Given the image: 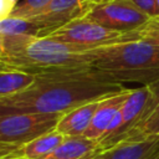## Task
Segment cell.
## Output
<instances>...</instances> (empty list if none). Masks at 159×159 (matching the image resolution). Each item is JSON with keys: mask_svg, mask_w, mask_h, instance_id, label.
<instances>
[{"mask_svg": "<svg viewBox=\"0 0 159 159\" xmlns=\"http://www.w3.org/2000/svg\"><path fill=\"white\" fill-rule=\"evenodd\" d=\"M124 89H127L124 84L36 76V81L27 89L0 98V116L11 113L66 114L80 106L101 101Z\"/></svg>", "mask_w": 159, "mask_h": 159, "instance_id": "6da1fadb", "label": "cell"}, {"mask_svg": "<svg viewBox=\"0 0 159 159\" xmlns=\"http://www.w3.org/2000/svg\"><path fill=\"white\" fill-rule=\"evenodd\" d=\"M89 50L43 36H0V65L35 76L91 67Z\"/></svg>", "mask_w": 159, "mask_h": 159, "instance_id": "7a4b0ae2", "label": "cell"}, {"mask_svg": "<svg viewBox=\"0 0 159 159\" xmlns=\"http://www.w3.org/2000/svg\"><path fill=\"white\" fill-rule=\"evenodd\" d=\"M91 67L111 83L149 86L159 80V48L143 40L114 43L88 51Z\"/></svg>", "mask_w": 159, "mask_h": 159, "instance_id": "3957f363", "label": "cell"}, {"mask_svg": "<svg viewBox=\"0 0 159 159\" xmlns=\"http://www.w3.org/2000/svg\"><path fill=\"white\" fill-rule=\"evenodd\" d=\"M139 30L132 32L113 31L83 16L46 34L43 37L92 50L114 43L137 41L139 40Z\"/></svg>", "mask_w": 159, "mask_h": 159, "instance_id": "277c9868", "label": "cell"}, {"mask_svg": "<svg viewBox=\"0 0 159 159\" xmlns=\"http://www.w3.org/2000/svg\"><path fill=\"white\" fill-rule=\"evenodd\" d=\"M63 114L11 113L0 116V144L24 145L43 134L56 130Z\"/></svg>", "mask_w": 159, "mask_h": 159, "instance_id": "5b68a950", "label": "cell"}, {"mask_svg": "<svg viewBox=\"0 0 159 159\" xmlns=\"http://www.w3.org/2000/svg\"><path fill=\"white\" fill-rule=\"evenodd\" d=\"M86 16L118 32H132L143 29L150 20V17L130 0H107L93 4Z\"/></svg>", "mask_w": 159, "mask_h": 159, "instance_id": "8992f818", "label": "cell"}, {"mask_svg": "<svg viewBox=\"0 0 159 159\" xmlns=\"http://www.w3.org/2000/svg\"><path fill=\"white\" fill-rule=\"evenodd\" d=\"M92 2L86 0H51L46 9L32 21L41 29V36L87 15L92 7Z\"/></svg>", "mask_w": 159, "mask_h": 159, "instance_id": "52a82bcc", "label": "cell"}, {"mask_svg": "<svg viewBox=\"0 0 159 159\" xmlns=\"http://www.w3.org/2000/svg\"><path fill=\"white\" fill-rule=\"evenodd\" d=\"M65 139L66 137L62 133L53 130L24 145L0 144V159H46Z\"/></svg>", "mask_w": 159, "mask_h": 159, "instance_id": "ba28073f", "label": "cell"}, {"mask_svg": "<svg viewBox=\"0 0 159 159\" xmlns=\"http://www.w3.org/2000/svg\"><path fill=\"white\" fill-rule=\"evenodd\" d=\"M149 98V88L148 86H142L138 88H132L129 97L127 98L125 103L123 104L120 112H122V125L116 132L114 135H112L109 139L99 143L103 150H107L118 143L123 142L127 133L135 125V123L139 120L140 116L143 114L147 102Z\"/></svg>", "mask_w": 159, "mask_h": 159, "instance_id": "9c48e42d", "label": "cell"}, {"mask_svg": "<svg viewBox=\"0 0 159 159\" xmlns=\"http://www.w3.org/2000/svg\"><path fill=\"white\" fill-rule=\"evenodd\" d=\"M149 98L143 114L135 125L127 133L123 142H139L159 135V80L148 86Z\"/></svg>", "mask_w": 159, "mask_h": 159, "instance_id": "30bf717a", "label": "cell"}, {"mask_svg": "<svg viewBox=\"0 0 159 159\" xmlns=\"http://www.w3.org/2000/svg\"><path fill=\"white\" fill-rule=\"evenodd\" d=\"M130 91L132 88H127L123 92L101 99L96 109V113L93 116V119L89 127L87 128V130L84 132L83 137L98 140L107 132L109 124L112 123L117 113L122 109L123 104L125 103L127 98L130 94Z\"/></svg>", "mask_w": 159, "mask_h": 159, "instance_id": "8fae6325", "label": "cell"}, {"mask_svg": "<svg viewBox=\"0 0 159 159\" xmlns=\"http://www.w3.org/2000/svg\"><path fill=\"white\" fill-rule=\"evenodd\" d=\"M158 152L159 135H153L139 142H120L96 159H150Z\"/></svg>", "mask_w": 159, "mask_h": 159, "instance_id": "7c38bea8", "label": "cell"}, {"mask_svg": "<svg viewBox=\"0 0 159 159\" xmlns=\"http://www.w3.org/2000/svg\"><path fill=\"white\" fill-rule=\"evenodd\" d=\"M99 101L89 102L83 106H80L66 114H63L56 127V130L62 133L67 138L72 137H83L84 132L89 127Z\"/></svg>", "mask_w": 159, "mask_h": 159, "instance_id": "4fadbf2b", "label": "cell"}, {"mask_svg": "<svg viewBox=\"0 0 159 159\" xmlns=\"http://www.w3.org/2000/svg\"><path fill=\"white\" fill-rule=\"evenodd\" d=\"M103 152V148L96 139L66 137L63 143L46 159H96Z\"/></svg>", "mask_w": 159, "mask_h": 159, "instance_id": "5bb4252c", "label": "cell"}, {"mask_svg": "<svg viewBox=\"0 0 159 159\" xmlns=\"http://www.w3.org/2000/svg\"><path fill=\"white\" fill-rule=\"evenodd\" d=\"M36 81V76L9 67L0 71V98L17 94L27 89Z\"/></svg>", "mask_w": 159, "mask_h": 159, "instance_id": "9a60e30c", "label": "cell"}, {"mask_svg": "<svg viewBox=\"0 0 159 159\" xmlns=\"http://www.w3.org/2000/svg\"><path fill=\"white\" fill-rule=\"evenodd\" d=\"M41 36V29L30 20L5 17L0 19V36Z\"/></svg>", "mask_w": 159, "mask_h": 159, "instance_id": "2e32d148", "label": "cell"}, {"mask_svg": "<svg viewBox=\"0 0 159 159\" xmlns=\"http://www.w3.org/2000/svg\"><path fill=\"white\" fill-rule=\"evenodd\" d=\"M50 2L51 0H21L7 17L32 20L34 17L39 16Z\"/></svg>", "mask_w": 159, "mask_h": 159, "instance_id": "e0dca14e", "label": "cell"}, {"mask_svg": "<svg viewBox=\"0 0 159 159\" xmlns=\"http://www.w3.org/2000/svg\"><path fill=\"white\" fill-rule=\"evenodd\" d=\"M138 9H140L144 14H147L150 19L157 16L155 12V0H130Z\"/></svg>", "mask_w": 159, "mask_h": 159, "instance_id": "ac0fdd59", "label": "cell"}, {"mask_svg": "<svg viewBox=\"0 0 159 159\" xmlns=\"http://www.w3.org/2000/svg\"><path fill=\"white\" fill-rule=\"evenodd\" d=\"M139 40H143L145 42L152 43L157 48H159V31L154 30H147V29H139Z\"/></svg>", "mask_w": 159, "mask_h": 159, "instance_id": "d6986e66", "label": "cell"}, {"mask_svg": "<svg viewBox=\"0 0 159 159\" xmlns=\"http://www.w3.org/2000/svg\"><path fill=\"white\" fill-rule=\"evenodd\" d=\"M19 0H1V5H0V19H5L7 17L11 11L15 9V6L17 5Z\"/></svg>", "mask_w": 159, "mask_h": 159, "instance_id": "ffe728a7", "label": "cell"}, {"mask_svg": "<svg viewBox=\"0 0 159 159\" xmlns=\"http://www.w3.org/2000/svg\"><path fill=\"white\" fill-rule=\"evenodd\" d=\"M143 29H147V30H154V31H159V15L158 16H154L152 17L147 25L143 27Z\"/></svg>", "mask_w": 159, "mask_h": 159, "instance_id": "44dd1931", "label": "cell"}, {"mask_svg": "<svg viewBox=\"0 0 159 159\" xmlns=\"http://www.w3.org/2000/svg\"><path fill=\"white\" fill-rule=\"evenodd\" d=\"M155 12H157V16L159 15V0H155Z\"/></svg>", "mask_w": 159, "mask_h": 159, "instance_id": "7402d4cb", "label": "cell"}, {"mask_svg": "<svg viewBox=\"0 0 159 159\" xmlns=\"http://www.w3.org/2000/svg\"><path fill=\"white\" fill-rule=\"evenodd\" d=\"M103 1H107V0H91L92 4H99V2H103Z\"/></svg>", "mask_w": 159, "mask_h": 159, "instance_id": "603a6c76", "label": "cell"}, {"mask_svg": "<svg viewBox=\"0 0 159 159\" xmlns=\"http://www.w3.org/2000/svg\"><path fill=\"white\" fill-rule=\"evenodd\" d=\"M150 159H159V152H158L157 154H154V155H153Z\"/></svg>", "mask_w": 159, "mask_h": 159, "instance_id": "cb8c5ba5", "label": "cell"}, {"mask_svg": "<svg viewBox=\"0 0 159 159\" xmlns=\"http://www.w3.org/2000/svg\"><path fill=\"white\" fill-rule=\"evenodd\" d=\"M86 1H89V2H91V0H86Z\"/></svg>", "mask_w": 159, "mask_h": 159, "instance_id": "d4e9b609", "label": "cell"}]
</instances>
